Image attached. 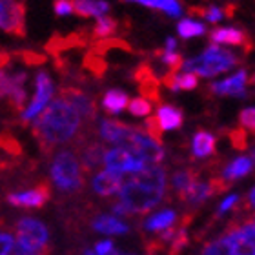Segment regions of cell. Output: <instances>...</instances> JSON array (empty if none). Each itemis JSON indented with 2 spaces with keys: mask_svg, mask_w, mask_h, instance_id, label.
<instances>
[{
  "mask_svg": "<svg viewBox=\"0 0 255 255\" xmlns=\"http://www.w3.org/2000/svg\"><path fill=\"white\" fill-rule=\"evenodd\" d=\"M102 164H104V168L108 171L123 177L133 175L137 171H142L148 166L142 159H138L135 153H131V151H128L124 148H115V146L104 151Z\"/></svg>",
  "mask_w": 255,
  "mask_h": 255,
  "instance_id": "9c48e42d",
  "label": "cell"
},
{
  "mask_svg": "<svg viewBox=\"0 0 255 255\" xmlns=\"http://www.w3.org/2000/svg\"><path fill=\"white\" fill-rule=\"evenodd\" d=\"M252 170H254L252 159L246 157V155H241V157H235L232 162H228V164L224 166L223 171H221V179H223L224 182L232 184V182L239 181L243 177L250 175Z\"/></svg>",
  "mask_w": 255,
  "mask_h": 255,
  "instance_id": "ffe728a7",
  "label": "cell"
},
{
  "mask_svg": "<svg viewBox=\"0 0 255 255\" xmlns=\"http://www.w3.org/2000/svg\"><path fill=\"white\" fill-rule=\"evenodd\" d=\"M117 20L115 18H112V16H101V18H97L95 22V27H93V35L99 38H106L110 37V35H113V33L117 31Z\"/></svg>",
  "mask_w": 255,
  "mask_h": 255,
  "instance_id": "4dcf8cb0",
  "label": "cell"
},
{
  "mask_svg": "<svg viewBox=\"0 0 255 255\" xmlns=\"http://www.w3.org/2000/svg\"><path fill=\"white\" fill-rule=\"evenodd\" d=\"M115 250L112 241H102V243H97L95 245V254L97 255H112V252Z\"/></svg>",
  "mask_w": 255,
  "mask_h": 255,
  "instance_id": "60d3db41",
  "label": "cell"
},
{
  "mask_svg": "<svg viewBox=\"0 0 255 255\" xmlns=\"http://www.w3.org/2000/svg\"><path fill=\"white\" fill-rule=\"evenodd\" d=\"M206 33V26L202 24L201 20H195V18H181L179 24H177V35L184 40H190V38H197L202 37Z\"/></svg>",
  "mask_w": 255,
  "mask_h": 255,
  "instance_id": "f1b7e54d",
  "label": "cell"
},
{
  "mask_svg": "<svg viewBox=\"0 0 255 255\" xmlns=\"http://www.w3.org/2000/svg\"><path fill=\"white\" fill-rule=\"evenodd\" d=\"M239 202V195H228L226 199L223 201V204H221V208H219L217 215H215V219H219L221 215H224V213H228L234 210V206Z\"/></svg>",
  "mask_w": 255,
  "mask_h": 255,
  "instance_id": "ab89813d",
  "label": "cell"
},
{
  "mask_svg": "<svg viewBox=\"0 0 255 255\" xmlns=\"http://www.w3.org/2000/svg\"><path fill=\"white\" fill-rule=\"evenodd\" d=\"M246 204V208L250 210V212H255V186L252 188V191H250V195L246 197L245 201H243Z\"/></svg>",
  "mask_w": 255,
  "mask_h": 255,
  "instance_id": "7bdbcfd3",
  "label": "cell"
},
{
  "mask_svg": "<svg viewBox=\"0 0 255 255\" xmlns=\"http://www.w3.org/2000/svg\"><path fill=\"white\" fill-rule=\"evenodd\" d=\"M248 71L237 69L234 75L226 79L215 80L210 84V91L217 97H234V99H246L248 97Z\"/></svg>",
  "mask_w": 255,
  "mask_h": 255,
  "instance_id": "7c38bea8",
  "label": "cell"
},
{
  "mask_svg": "<svg viewBox=\"0 0 255 255\" xmlns=\"http://www.w3.org/2000/svg\"><path fill=\"white\" fill-rule=\"evenodd\" d=\"M128 110H129V113H131L133 117H149L153 106H151L149 99H146V97H135V99L129 101Z\"/></svg>",
  "mask_w": 255,
  "mask_h": 255,
  "instance_id": "1f68e13d",
  "label": "cell"
},
{
  "mask_svg": "<svg viewBox=\"0 0 255 255\" xmlns=\"http://www.w3.org/2000/svg\"><path fill=\"white\" fill-rule=\"evenodd\" d=\"M129 128L131 126H128L121 121H115V119H101L99 126H97V133L104 142L113 144L115 148H119L129 131Z\"/></svg>",
  "mask_w": 255,
  "mask_h": 255,
  "instance_id": "e0dca14e",
  "label": "cell"
},
{
  "mask_svg": "<svg viewBox=\"0 0 255 255\" xmlns=\"http://www.w3.org/2000/svg\"><path fill=\"white\" fill-rule=\"evenodd\" d=\"M210 40L212 44H219V46H243L246 44V35L239 27L226 26L210 31Z\"/></svg>",
  "mask_w": 255,
  "mask_h": 255,
  "instance_id": "603a6c76",
  "label": "cell"
},
{
  "mask_svg": "<svg viewBox=\"0 0 255 255\" xmlns=\"http://www.w3.org/2000/svg\"><path fill=\"white\" fill-rule=\"evenodd\" d=\"M215 195V190H213L212 182H202L201 179H195V181L191 182L190 186L186 190L182 191L181 195H179V201H182L184 204L188 206H199L202 202L210 199V197Z\"/></svg>",
  "mask_w": 255,
  "mask_h": 255,
  "instance_id": "d6986e66",
  "label": "cell"
},
{
  "mask_svg": "<svg viewBox=\"0 0 255 255\" xmlns=\"http://www.w3.org/2000/svg\"><path fill=\"white\" fill-rule=\"evenodd\" d=\"M55 95V82L51 75L46 69H38L35 75V95L26 106V110L20 113V123L29 124L48 108V104L53 101Z\"/></svg>",
  "mask_w": 255,
  "mask_h": 255,
  "instance_id": "ba28073f",
  "label": "cell"
},
{
  "mask_svg": "<svg viewBox=\"0 0 255 255\" xmlns=\"http://www.w3.org/2000/svg\"><path fill=\"white\" fill-rule=\"evenodd\" d=\"M93 230L104 235H123L129 232V226L115 215H97L93 219Z\"/></svg>",
  "mask_w": 255,
  "mask_h": 255,
  "instance_id": "cb8c5ba5",
  "label": "cell"
},
{
  "mask_svg": "<svg viewBox=\"0 0 255 255\" xmlns=\"http://www.w3.org/2000/svg\"><path fill=\"white\" fill-rule=\"evenodd\" d=\"M77 148H79V153L77 155H79L84 175L86 173H93L99 168V164H102L106 148L99 140H86L84 142V138H80L79 142H77Z\"/></svg>",
  "mask_w": 255,
  "mask_h": 255,
  "instance_id": "9a60e30c",
  "label": "cell"
},
{
  "mask_svg": "<svg viewBox=\"0 0 255 255\" xmlns=\"http://www.w3.org/2000/svg\"><path fill=\"white\" fill-rule=\"evenodd\" d=\"M0 29L26 37V4L22 0H0Z\"/></svg>",
  "mask_w": 255,
  "mask_h": 255,
  "instance_id": "30bf717a",
  "label": "cell"
},
{
  "mask_svg": "<svg viewBox=\"0 0 255 255\" xmlns=\"http://www.w3.org/2000/svg\"><path fill=\"white\" fill-rule=\"evenodd\" d=\"M126 2L144 5V7H148V9L162 11L164 15L171 16V18H179V16H182V13H184V7H182L181 0H126Z\"/></svg>",
  "mask_w": 255,
  "mask_h": 255,
  "instance_id": "d4e9b609",
  "label": "cell"
},
{
  "mask_svg": "<svg viewBox=\"0 0 255 255\" xmlns=\"http://www.w3.org/2000/svg\"><path fill=\"white\" fill-rule=\"evenodd\" d=\"M16 246L27 252H40L49 248V232L46 224L38 219L22 217L15 223Z\"/></svg>",
  "mask_w": 255,
  "mask_h": 255,
  "instance_id": "52a82bcc",
  "label": "cell"
},
{
  "mask_svg": "<svg viewBox=\"0 0 255 255\" xmlns=\"http://www.w3.org/2000/svg\"><path fill=\"white\" fill-rule=\"evenodd\" d=\"M250 223H252V224H254V226H255V215H254V219H252Z\"/></svg>",
  "mask_w": 255,
  "mask_h": 255,
  "instance_id": "7dc6e473",
  "label": "cell"
},
{
  "mask_svg": "<svg viewBox=\"0 0 255 255\" xmlns=\"http://www.w3.org/2000/svg\"><path fill=\"white\" fill-rule=\"evenodd\" d=\"M230 138H232V144H234V148L237 149H245L248 146V140H246V131L243 128L239 129H234V131L230 133Z\"/></svg>",
  "mask_w": 255,
  "mask_h": 255,
  "instance_id": "74e56055",
  "label": "cell"
},
{
  "mask_svg": "<svg viewBox=\"0 0 255 255\" xmlns=\"http://www.w3.org/2000/svg\"><path fill=\"white\" fill-rule=\"evenodd\" d=\"M49 252H51V248H46V250L40 252H27L24 248H20V246H15V250L11 255H49Z\"/></svg>",
  "mask_w": 255,
  "mask_h": 255,
  "instance_id": "b9f144b4",
  "label": "cell"
},
{
  "mask_svg": "<svg viewBox=\"0 0 255 255\" xmlns=\"http://www.w3.org/2000/svg\"><path fill=\"white\" fill-rule=\"evenodd\" d=\"M166 193V170L162 166H146L142 171L124 177L119 202L129 215H146L162 202Z\"/></svg>",
  "mask_w": 255,
  "mask_h": 255,
  "instance_id": "7a4b0ae2",
  "label": "cell"
},
{
  "mask_svg": "<svg viewBox=\"0 0 255 255\" xmlns=\"http://www.w3.org/2000/svg\"><path fill=\"white\" fill-rule=\"evenodd\" d=\"M215 146H217V138L210 131H197L191 138V153L195 159H206L215 153Z\"/></svg>",
  "mask_w": 255,
  "mask_h": 255,
  "instance_id": "7402d4cb",
  "label": "cell"
},
{
  "mask_svg": "<svg viewBox=\"0 0 255 255\" xmlns=\"http://www.w3.org/2000/svg\"><path fill=\"white\" fill-rule=\"evenodd\" d=\"M201 15L208 24H219V22L226 16V9L221 7V5L212 4V5H208V7H204V9H201Z\"/></svg>",
  "mask_w": 255,
  "mask_h": 255,
  "instance_id": "e575fe53",
  "label": "cell"
},
{
  "mask_svg": "<svg viewBox=\"0 0 255 255\" xmlns=\"http://www.w3.org/2000/svg\"><path fill=\"white\" fill-rule=\"evenodd\" d=\"M121 255H128V254H121Z\"/></svg>",
  "mask_w": 255,
  "mask_h": 255,
  "instance_id": "c3c4849f",
  "label": "cell"
},
{
  "mask_svg": "<svg viewBox=\"0 0 255 255\" xmlns=\"http://www.w3.org/2000/svg\"><path fill=\"white\" fill-rule=\"evenodd\" d=\"M129 104V99H128V93L123 90H108L104 95H102L101 106L102 110L110 115H119L123 113L124 110Z\"/></svg>",
  "mask_w": 255,
  "mask_h": 255,
  "instance_id": "4316f807",
  "label": "cell"
},
{
  "mask_svg": "<svg viewBox=\"0 0 255 255\" xmlns=\"http://www.w3.org/2000/svg\"><path fill=\"white\" fill-rule=\"evenodd\" d=\"M199 179V173L195 170H191V168H186V170H179L175 171L173 175H171V186H173V191H175V195L179 197L182 191L186 190L190 186L191 182Z\"/></svg>",
  "mask_w": 255,
  "mask_h": 255,
  "instance_id": "f546056e",
  "label": "cell"
},
{
  "mask_svg": "<svg viewBox=\"0 0 255 255\" xmlns=\"http://www.w3.org/2000/svg\"><path fill=\"white\" fill-rule=\"evenodd\" d=\"M202 255H232L226 237L221 235L219 239L208 243V245L202 248Z\"/></svg>",
  "mask_w": 255,
  "mask_h": 255,
  "instance_id": "836d02e7",
  "label": "cell"
},
{
  "mask_svg": "<svg viewBox=\"0 0 255 255\" xmlns=\"http://www.w3.org/2000/svg\"><path fill=\"white\" fill-rule=\"evenodd\" d=\"M51 181L64 193H75L84 186V171L80 166L79 155L71 148H62L51 157L49 164Z\"/></svg>",
  "mask_w": 255,
  "mask_h": 255,
  "instance_id": "277c9868",
  "label": "cell"
},
{
  "mask_svg": "<svg viewBox=\"0 0 255 255\" xmlns=\"http://www.w3.org/2000/svg\"><path fill=\"white\" fill-rule=\"evenodd\" d=\"M177 221V213L173 210H162V212L155 213L153 217H149L146 223H144V230L146 232H155V234H160L164 230L171 228Z\"/></svg>",
  "mask_w": 255,
  "mask_h": 255,
  "instance_id": "83f0119b",
  "label": "cell"
},
{
  "mask_svg": "<svg viewBox=\"0 0 255 255\" xmlns=\"http://www.w3.org/2000/svg\"><path fill=\"white\" fill-rule=\"evenodd\" d=\"M239 60L241 57L232 49L219 46V44H210L202 49V53L182 60L181 71L193 73L201 79H213L217 75H223L230 69L237 68Z\"/></svg>",
  "mask_w": 255,
  "mask_h": 255,
  "instance_id": "3957f363",
  "label": "cell"
},
{
  "mask_svg": "<svg viewBox=\"0 0 255 255\" xmlns=\"http://www.w3.org/2000/svg\"><path fill=\"white\" fill-rule=\"evenodd\" d=\"M55 13L59 16H68L73 13V0H55Z\"/></svg>",
  "mask_w": 255,
  "mask_h": 255,
  "instance_id": "f35d334b",
  "label": "cell"
},
{
  "mask_svg": "<svg viewBox=\"0 0 255 255\" xmlns=\"http://www.w3.org/2000/svg\"><path fill=\"white\" fill-rule=\"evenodd\" d=\"M177 38L173 37H168L166 38V42H164V51H177Z\"/></svg>",
  "mask_w": 255,
  "mask_h": 255,
  "instance_id": "ee69618b",
  "label": "cell"
},
{
  "mask_svg": "<svg viewBox=\"0 0 255 255\" xmlns=\"http://www.w3.org/2000/svg\"><path fill=\"white\" fill-rule=\"evenodd\" d=\"M224 237L232 255H255V226L252 223H230Z\"/></svg>",
  "mask_w": 255,
  "mask_h": 255,
  "instance_id": "8fae6325",
  "label": "cell"
},
{
  "mask_svg": "<svg viewBox=\"0 0 255 255\" xmlns=\"http://www.w3.org/2000/svg\"><path fill=\"white\" fill-rule=\"evenodd\" d=\"M124 184V177L117 175V173H112V171H99L93 175V181H91V188L97 195L101 197H112L119 195L121 190H123Z\"/></svg>",
  "mask_w": 255,
  "mask_h": 255,
  "instance_id": "2e32d148",
  "label": "cell"
},
{
  "mask_svg": "<svg viewBox=\"0 0 255 255\" xmlns=\"http://www.w3.org/2000/svg\"><path fill=\"white\" fill-rule=\"evenodd\" d=\"M112 9L106 0H73V13L84 18H101L106 16Z\"/></svg>",
  "mask_w": 255,
  "mask_h": 255,
  "instance_id": "44dd1931",
  "label": "cell"
},
{
  "mask_svg": "<svg viewBox=\"0 0 255 255\" xmlns=\"http://www.w3.org/2000/svg\"><path fill=\"white\" fill-rule=\"evenodd\" d=\"M119 148H124L135 153L148 166H157L164 159V148H162L160 140H155L153 137H149L148 133L144 131V128H129V131H128V135L124 137L123 144Z\"/></svg>",
  "mask_w": 255,
  "mask_h": 255,
  "instance_id": "8992f818",
  "label": "cell"
},
{
  "mask_svg": "<svg viewBox=\"0 0 255 255\" xmlns=\"http://www.w3.org/2000/svg\"><path fill=\"white\" fill-rule=\"evenodd\" d=\"M31 133L44 153H51L59 146L84 138L82 119L62 97L49 102L48 108L33 121Z\"/></svg>",
  "mask_w": 255,
  "mask_h": 255,
  "instance_id": "6da1fadb",
  "label": "cell"
},
{
  "mask_svg": "<svg viewBox=\"0 0 255 255\" xmlns=\"http://www.w3.org/2000/svg\"><path fill=\"white\" fill-rule=\"evenodd\" d=\"M2 223L4 221L0 219V255H11L15 250V237L9 232L2 230V226H4Z\"/></svg>",
  "mask_w": 255,
  "mask_h": 255,
  "instance_id": "8d00e7d4",
  "label": "cell"
},
{
  "mask_svg": "<svg viewBox=\"0 0 255 255\" xmlns=\"http://www.w3.org/2000/svg\"><path fill=\"white\" fill-rule=\"evenodd\" d=\"M59 97H62L64 101L71 104V108L82 119V123L86 124L97 123V104L88 93H84L82 90H77V88H68L66 86V88L60 90Z\"/></svg>",
  "mask_w": 255,
  "mask_h": 255,
  "instance_id": "5bb4252c",
  "label": "cell"
},
{
  "mask_svg": "<svg viewBox=\"0 0 255 255\" xmlns=\"http://www.w3.org/2000/svg\"><path fill=\"white\" fill-rule=\"evenodd\" d=\"M155 123L159 126L160 133L164 131H173V129H179L184 123V115L179 108L171 106V104H160L157 108V113H155Z\"/></svg>",
  "mask_w": 255,
  "mask_h": 255,
  "instance_id": "ac0fdd59",
  "label": "cell"
},
{
  "mask_svg": "<svg viewBox=\"0 0 255 255\" xmlns=\"http://www.w3.org/2000/svg\"><path fill=\"white\" fill-rule=\"evenodd\" d=\"M250 159H252V162H254V168H255V149H254V151H252Z\"/></svg>",
  "mask_w": 255,
  "mask_h": 255,
  "instance_id": "f6af8a7d",
  "label": "cell"
},
{
  "mask_svg": "<svg viewBox=\"0 0 255 255\" xmlns=\"http://www.w3.org/2000/svg\"><path fill=\"white\" fill-rule=\"evenodd\" d=\"M7 202L16 208H42L51 199V186L48 182H40L37 186L22 191L7 193Z\"/></svg>",
  "mask_w": 255,
  "mask_h": 255,
  "instance_id": "4fadbf2b",
  "label": "cell"
},
{
  "mask_svg": "<svg viewBox=\"0 0 255 255\" xmlns=\"http://www.w3.org/2000/svg\"><path fill=\"white\" fill-rule=\"evenodd\" d=\"M250 82H252V86H254V91H255V75L250 79Z\"/></svg>",
  "mask_w": 255,
  "mask_h": 255,
  "instance_id": "bcb514c9",
  "label": "cell"
},
{
  "mask_svg": "<svg viewBox=\"0 0 255 255\" xmlns=\"http://www.w3.org/2000/svg\"><path fill=\"white\" fill-rule=\"evenodd\" d=\"M239 126L243 128L245 131H250L255 135V106L245 108V110L239 113Z\"/></svg>",
  "mask_w": 255,
  "mask_h": 255,
  "instance_id": "d590c367",
  "label": "cell"
},
{
  "mask_svg": "<svg viewBox=\"0 0 255 255\" xmlns=\"http://www.w3.org/2000/svg\"><path fill=\"white\" fill-rule=\"evenodd\" d=\"M164 84L173 93H177V91H191L199 86V77L193 73H184V71H173V73H168L164 77Z\"/></svg>",
  "mask_w": 255,
  "mask_h": 255,
  "instance_id": "484cf974",
  "label": "cell"
},
{
  "mask_svg": "<svg viewBox=\"0 0 255 255\" xmlns=\"http://www.w3.org/2000/svg\"><path fill=\"white\" fill-rule=\"evenodd\" d=\"M27 71L11 69L9 62L0 66V101L5 102L13 113H22L27 101Z\"/></svg>",
  "mask_w": 255,
  "mask_h": 255,
  "instance_id": "5b68a950",
  "label": "cell"
},
{
  "mask_svg": "<svg viewBox=\"0 0 255 255\" xmlns=\"http://www.w3.org/2000/svg\"><path fill=\"white\" fill-rule=\"evenodd\" d=\"M182 57L177 51H159V62L162 66H166L168 69V73H173V71H181V66H182Z\"/></svg>",
  "mask_w": 255,
  "mask_h": 255,
  "instance_id": "d6a6232c",
  "label": "cell"
}]
</instances>
